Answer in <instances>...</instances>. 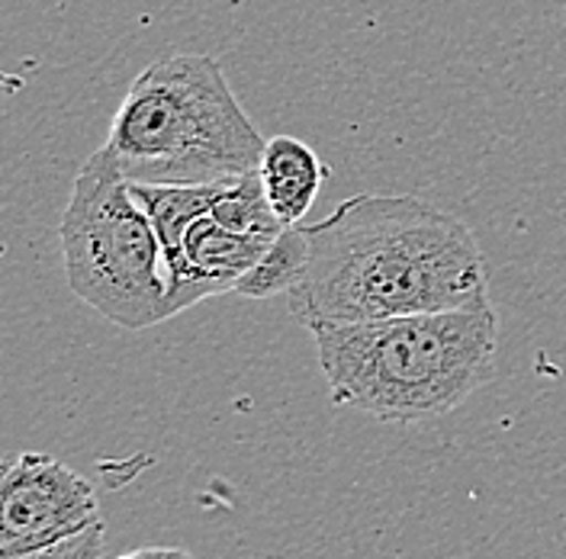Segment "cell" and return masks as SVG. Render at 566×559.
Segmentation results:
<instances>
[{
    "label": "cell",
    "mask_w": 566,
    "mask_h": 559,
    "mask_svg": "<svg viewBox=\"0 0 566 559\" xmlns=\"http://www.w3.org/2000/svg\"><path fill=\"white\" fill-rule=\"evenodd\" d=\"M306 264L290 289L300 325L438 313L486 296V261L458 215L409 193H357L303 222Z\"/></svg>",
    "instance_id": "1"
},
{
    "label": "cell",
    "mask_w": 566,
    "mask_h": 559,
    "mask_svg": "<svg viewBox=\"0 0 566 559\" xmlns=\"http://www.w3.org/2000/svg\"><path fill=\"white\" fill-rule=\"evenodd\" d=\"M332 402L389 424L451 415L495 373L499 313L470 306L310 328Z\"/></svg>",
    "instance_id": "2"
},
{
    "label": "cell",
    "mask_w": 566,
    "mask_h": 559,
    "mask_svg": "<svg viewBox=\"0 0 566 559\" xmlns=\"http://www.w3.org/2000/svg\"><path fill=\"white\" fill-rule=\"evenodd\" d=\"M106 148L133 183H216L261 168L268 139L210 55H168L129 84Z\"/></svg>",
    "instance_id": "3"
},
{
    "label": "cell",
    "mask_w": 566,
    "mask_h": 559,
    "mask_svg": "<svg viewBox=\"0 0 566 559\" xmlns=\"http://www.w3.org/2000/svg\"><path fill=\"white\" fill-rule=\"evenodd\" d=\"M59 239L71 293L84 306L129 331L171 318L158 232L106 145L74 177Z\"/></svg>",
    "instance_id": "4"
},
{
    "label": "cell",
    "mask_w": 566,
    "mask_h": 559,
    "mask_svg": "<svg viewBox=\"0 0 566 559\" xmlns=\"http://www.w3.org/2000/svg\"><path fill=\"white\" fill-rule=\"evenodd\" d=\"M94 486L69 463L23 451L0 479V559L23 557L101 525Z\"/></svg>",
    "instance_id": "5"
},
{
    "label": "cell",
    "mask_w": 566,
    "mask_h": 559,
    "mask_svg": "<svg viewBox=\"0 0 566 559\" xmlns=\"http://www.w3.org/2000/svg\"><path fill=\"white\" fill-rule=\"evenodd\" d=\"M261 180L268 190V200L281 215L283 225L306 222L310 210L316 207L318 190L328 177L316 151L296 136H274L268 139L264 158H261Z\"/></svg>",
    "instance_id": "6"
},
{
    "label": "cell",
    "mask_w": 566,
    "mask_h": 559,
    "mask_svg": "<svg viewBox=\"0 0 566 559\" xmlns=\"http://www.w3.org/2000/svg\"><path fill=\"white\" fill-rule=\"evenodd\" d=\"M303 264H306V232L300 222V225H286L271 251L261 257V264L235 283V296L245 299L290 296V289L300 283Z\"/></svg>",
    "instance_id": "7"
},
{
    "label": "cell",
    "mask_w": 566,
    "mask_h": 559,
    "mask_svg": "<svg viewBox=\"0 0 566 559\" xmlns=\"http://www.w3.org/2000/svg\"><path fill=\"white\" fill-rule=\"evenodd\" d=\"M104 521L94 525L91 530L62 540L55 547H45V550H35V553H23V557H3V559H104Z\"/></svg>",
    "instance_id": "8"
},
{
    "label": "cell",
    "mask_w": 566,
    "mask_h": 559,
    "mask_svg": "<svg viewBox=\"0 0 566 559\" xmlns=\"http://www.w3.org/2000/svg\"><path fill=\"white\" fill-rule=\"evenodd\" d=\"M116 559H197L190 550H180V547H139V550H129Z\"/></svg>",
    "instance_id": "9"
}]
</instances>
